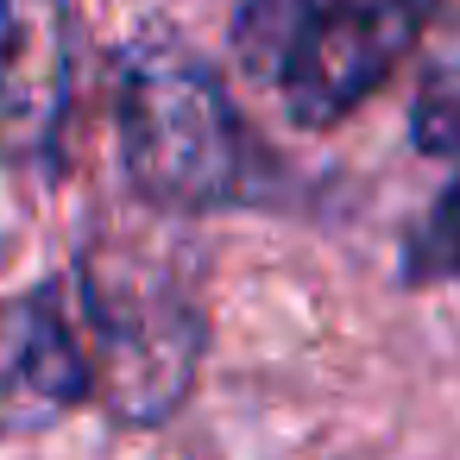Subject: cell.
<instances>
[{
    "label": "cell",
    "instance_id": "cell-8",
    "mask_svg": "<svg viewBox=\"0 0 460 460\" xmlns=\"http://www.w3.org/2000/svg\"><path fill=\"white\" fill-rule=\"evenodd\" d=\"M410 139L422 152H460V51L422 76L410 108Z\"/></svg>",
    "mask_w": 460,
    "mask_h": 460
},
{
    "label": "cell",
    "instance_id": "cell-3",
    "mask_svg": "<svg viewBox=\"0 0 460 460\" xmlns=\"http://www.w3.org/2000/svg\"><path fill=\"white\" fill-rule=\"evenodd\" d=\"M435 13V0H309L278 70V102L296 127H334L391 83Z\"/></svg>",
    "mask_w": 460,
    "mask_h": 460
},
{
    "label": "cell",
    "instance_id": "cell-5",
    "mask_svg": "<svg viewBox=\"0 0 460 460\" xmlns=\"http://www.w3.org/2000/svg\"><path fill=\"white\" fill-rule=\"evenodd\" d=\"M89 403V359L70 278L0 296V435H32Z\"/></svg>",
    "mask_w": 460,
    "mask_h": 460
},
{
    "label": "cell",
    "instance_id": "cell-7",
    "mask_svg": "<svg viewBox=\"0 0 460 460\" xmlns=\"http://www.w3.org/2000/svg\"><path fill=\"white\" fill-rule=\"evenodd\" d=\"M403 278L410 284H460V177L441 190V202L429 208V221L410 234Z\"/></svg>",
    "mask_w": 460,
    "mask_h": 460
},
{
    "label": "cell",
    "instance_id": "cell-1",
    "mask_svg": "<svg viewBox=\"0 0 460 460\" xmlns=\"http://www.w3.org/2000/svg\"><path fill=\"white\" fill-rule=\"evenodd\" d=\"M120 158L152 208H227L252 183V152L215 70L183 39H139L120 58Z\"/></svg>",
    "mask_w": 460,
    "mask_h": 460
},
{
    "label": "cell",
    "instance_id": "cell-6",
    "mask_svg": "<svg viewBox=\"0 0 460 460\" xmlns=\"http://www.w3.org/2000/svg\"><path fill=\"white\" fill-rule=\"evenodd\" d=\"M303 7L309 0H246L240 20H234V64L246 83L271 89L290 45H296V26H303Z\"/></svg>",
    "mask_w": 460,
    "mask_h": 460
},
{
    "label": "cell",
    "instance_id": "cell-2",
    "mask_svg": "<svg viewBox=\"0 0 460 460\" xmlns=\"http://www.w3.org/2000/svg\"><path fill=\"white\" fill-rule=\"evenodd\" d=\"M89 397H102L120 422H164L202 359L196 296L171 265H146L127 246L89 252L70 278Z\"/></svg>",
    "mask_w": 460,
    "mask_h": 460
},
{
    "label": "cell",
    "instance_id": "cell-4",
    "mask_svg": "<svg viewBox=\"0 0 460 460\" xmlns=\"http://www.w3.org/2000/svg\"><path fill=\"white\" fill-rule=\"evenodd\" d=\"M76 114V0H0V164L51 190Z\"/></svg>",
    "mask_w": 460,
    "mask_h": 460
}]
</instances>
